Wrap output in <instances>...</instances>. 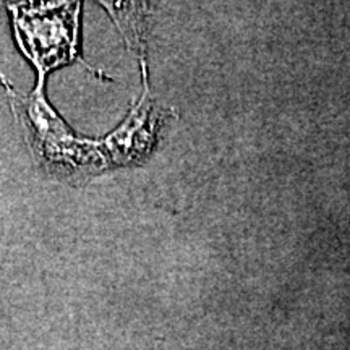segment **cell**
<instances>
[{
	"mask_svg": "<svg viewBox=\"0 0 350 350\" xmlns=\"http://www.w3.org/2000/svg\"><path fill=\"white\" fill-rule=\"evenodd\" d=\"M15 38L39 81L52 68L77 59L78 3H8Z\"/></svg>",
	"mask_w": 350,
	"mask_h": 350,
	"instance_id": "cell-2",
	"label": "cell"
},
{
	"mask_svg": "<svg viewBox=\"0 0 350 350\" xmlns=\"http://www.w3.org/2000/svg\"><path fill=\"white\" fill-rule=\"evenodd\" d=\"M0 81L5 88L26 143L44 170L55 177L72 178L106 165L98 144L77 138L59 119L44 96V81H38L36 90L28 96L16 91L2 73Z\"/></svg>",
	"mask_w": 350,
	"mask_h": 350,
	"instance_id": "cell-1",
	"label": "cell"
}]
</instances>
